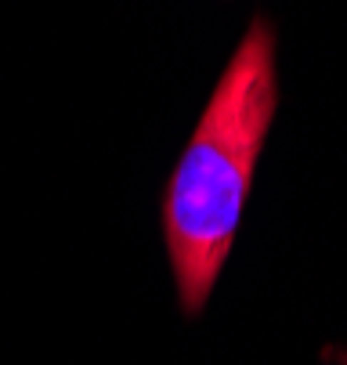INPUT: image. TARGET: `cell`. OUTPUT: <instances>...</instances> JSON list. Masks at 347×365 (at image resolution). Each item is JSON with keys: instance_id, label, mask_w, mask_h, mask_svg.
I'll use <instances>...</instances> for the list:
<instances>
[{"instance_id": "obj_1", "label": "cell", "mask_w": 347, "mask_h": 365, "mask_svg": "<svg viewBox=\"0 0 347 365\" xmlns=\"http://www.w3.org/2000/svg\"><path fill=\"white\" fill-rule=\"evenodd\" d=\"M279 106L275 33L254 19L195 123L163 199V232L177 300L203 311L232 253L257 155Z\"/></svg>"}]
</instances>
